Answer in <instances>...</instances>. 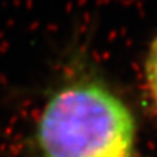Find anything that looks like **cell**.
<instances>
[{
	"label": "cell",
	"mask_w": 157,
	"mask_h": 157,
	"mask_svg": "<svg viewBox=\"0 0 157 157\" xmlns=\"http://www.w3.org/2000/svg\"><path fill=\"white\" fill-rule=\"evenodd\" d=\"M36 143L41 157H135V118L107 85L73 80L47 100Z\"/></svg>",
	"instance_id": "cell-1"
},
{
	"label": "cell",
	"mask_w": 157,
	"mask_h": 157,
	"mask_svg": "<svg viewBox=\"0 0 157 157\" xmlns=\"http://www.w3.org/2000/svg\"><path fill=\"white\" fill-rule=\"evenodd\" d=\"M147 82L153 98V102L157 107V38L152 42L149 52L147 56Z\"/></svg>",
	"instance_id": "cell-2"
}]
</instances>
